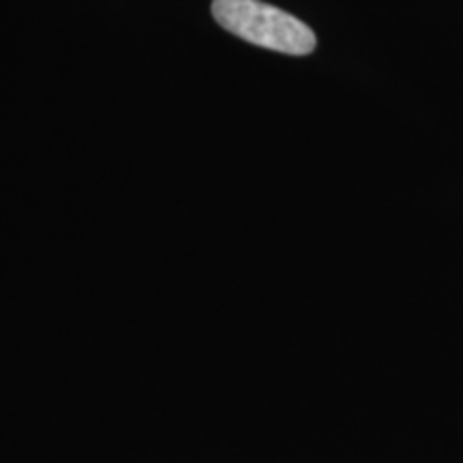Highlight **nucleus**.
Wrapping results in <instances>:
<instances>
[{"label":"nucleus","mask_w":463,"mask_h":463,"mask_svg":"<svg viewBox=\"0 0 463 463\" xmlns=\"http://www.w3.org/2000/svg\"><path fill=\"white\" fill-rule=\"evenodd\" d=\"M213 17L225 31L289 56H305L316 50V34L298 17L260 3V0H213Z\"/></svg>","instance_id":"1"}]
</instances>
